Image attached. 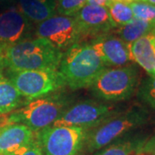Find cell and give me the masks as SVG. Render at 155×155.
I'll return each mask as SVG.
<instances>
[{"mask_svg": "<svg viewBox=\"0 0 155 155\" xmlns=\"http://www.w3.org/2000/svg\"><path fill=\"white\" fill-rule=\"evenodd\" d=\"M71 104L67 95H47L28 102L24 106L15 110L8 116L9 123H21L37 132L53 123Z\"/></svg>", "mask_w": 155, "mask_h": 155, "instance_id": "obj_4", "label": "cell"}, {"mask_svg": "<svg viewBox=\"0 0 155 155\" xmlns=\"http://www.w3.org/2000/svg\"><path fill=\"white\" fill-rule=\"evenodd\" d=\"M154 28V25L134 17L133 20L128 23L119 28H114L111 32L126 43L130 44L140 37L153 32Z\"/></svg>", "mask_w": 155, "mask_h": 155, "instance_id": "obj_16", "label": "cell"}, {"mask_svg": "<svg viewBox=\"0 0 155 155\" xmlns=\"http://www.w3.org/2000/svg\"><path fill=\"white\" fill-rule=\"evenodd\" d=\"M87 132L81 127L49 126L37 131L35 138L43 155H78Z\"/></svg>", "mask_w": 155, "mask_h": 155, "instance_id": "obj_6", "label": "cell"}, {"mask_svg": "<svg viewBox=\"0 0 155 155\" xmlns=\"http://www.w3.org/2000/svg\"><path fill=\"white\" fill-rule=\"evenodd\" d=\"M107 67H123L133 61L129 44L113 34H106L90 42Z\"/></svg>", "mask_w": 155, "mask_h": 155, "instance_id": "obj_12", "label": "cell"}, {"mask_svg": "<svg viewBox=\"0 0 155 155\" xmlns=\"http://www.w3.org/2000/svg\"><path fill=\"white\" fill-rule=\"evenodd\" d=\"M107 66L90 42H78L62 55L59 72L73 91L90 87Z\"/></svg>", "mask_w": 155, "mask_h": 155, "instance_id": "obj_1", "label": "cell"}, {"mask_svg": "<svg viewBox=\"0 0 155 155\" xmlns=\"http://www.w3.org/2000/svg\"><path fill=\"white\" fill-rule=\"evenodd\" d=\"M134 17L143 20L155 26V5L147 2L134 1L129 4Z\"/></svg>", "mask_w": 155, "mask_h": 155, "instance_id": "obj_20", "label": "cell"}, {"mask_svg": "<svg viewBox=\"0 0 155 155\" xmlns=\"http://www.w3.org/2000/svg\"><path fill=\"white\" fill-rule=\"evenodd\" d=\"M8 155H43L41 147H39L35 138L32 142L23 146L19 149L16 150L15 152L11 153Z\"/></svg>", "mask_w": 155, "mask_h": 155, "instance_id": "obj_23", "label": "cell"}, {"mask_svg": "<svg viewBox=\"0 0 155 155\" xmlns=\"http://www.w3.org/2000/svg\"><path fill=\"white\" fill-rule=\"evenodd\" d=\"M144 140L137 139H122L117 140L112 144L96 152L92 155H131Z\"/></svg>", "mask_w": 155, "mask_h": 155, "instance_id": "obj_18", "label": "cell"}, {"mask_svg": "<svg viewBox=\"0 0 155 155\" xmlns=\"http://www.w3.org/2000/svg\"><path fill=\"white\" fill-rule=\"evenodd\" d=\"M10 80L28 102L47 96L65 86L58 70H23L9 72Z\"/></svg>", "mask_w": 155, "mask_h": 155, "instance_id": "obj_7", "label": "cell"}, {"mask_svg": "<svg viewBox=\"0 0 155 155\" xmlns=\"http://www.w3.org/2000/svg\"><path fill=\"white\" fill-rule=\"evenodd\" d=\"M146 2L149 3L151 5H155V0H146Z\"/></svg>", "mask_w": 155, "mask_h": 155, "instance_id": "obj_28", "label": "cell"}, {"mask_svg": "<svg viewBox=\"0 0 155 155\" xmlns=\"http://www.w3.org/2000/svg\"><path fill=\"white\" fill-rule=\"evenodd\" d=\"M35 34L36 37L48 40L63 54L80 41V34L74 17L59 14L38 23Z\"/></svg>", "mask_w": 155, "mask_h": 155, "instance_id": "obj_9", "label": "cell"}, {"mask_svg": "<svg viewBox=\"0 0 155 155\" xmlns=\"http://www.w3.org/2000/svg\"><path fill=\"white\" fill-rule=\"evenodd\" d=\"M134 1H142V2H146V0H134Z\"/></svg>", "mask_w": 155, "mask_h": 155, "instance_id": "obj_30", "label": "cell"}, {"mask_svg": "<svg viewBox=\"0 0 155 155\" xmlns=\"http://www.w3.org/2000/svg\"><path fill=\"white\" fill-rule=\"evenodd\" d=\"M10 0H0V4H5V3H7L9 2Z\"/></svg>", "mask_w": 155, "mask_h": 155, "instance_id": "obj_29", "label": "cell"}, {"mask_svg": "<svg viewBox=\"0 0 155 155\" xmlns=\"http://www.w3.org/2000/svg\"><path fill=\"white\" fill-rule=\"evenodd\" d=\"M113 3V0H87V5H91L103 6V7H109Z\"/></svg>", "mask_w": 155, "mask_h": 155, "instance_id": "obj_25", "label": "cell"}, {"mask_svg": "<svg viewBox=\"0 0 155 155\" xmlns=\"http://www.w3.org/2000/svg\"><path fill=\"white\" fill-rule=\"evenodd\" d=\"M73 17L80 34V41L84 39L91 41L114 29L107 7L85 5Z\"/></svg>", "mask_w": 155, "mask_h": 155, "instance_id": "obj_10", "label": "cell"}, {"mask_svg": "<svg viewBox=\"0 0 155 155\" xmlns=\"http://www.w3.org/2000/svg\"><path fill=\"white\" fill-rule=\"evenodd\" d=\"M140 150L149 155H155V134L140 146Z\"/></svg>", "mask_w": 155, "mask_h": 155, "instance_id": "obj_24", "label": "cell"}, {"mask_svg": "<svg viewBox=\"0 0 155 155\" xmlns=\"http://www.w3.org/2000/svg\"><path fill=\"white\" fill-rule=\"evenodd\" d=\"M129 48L133 61L155 77V50L150 40V33L130 43Z\"/></svg>", "mask_w": 155, "mask_h": 155, "instance_id": "obj_15", "label": "cell"}, {"mask_svg": "<svg viewBox=\"0 0 155 155\" xmlns=\"http://www.w3.org/2000/svg\"><path fill=\"white\" fill-rule=\"evenodd\" d=\"M138 97L155 111V77L146 78L138 87Z\"/></svg>", "mask_w": 155, "mask_h": 155, "instance_id": "obj_21", "label": "cell"}, {"mask_svg": "<svg viewBox=\"0 0 155 155\" xmlns=\"http://www.w3.org/2000/svg\"><path fill=\"white\" fill-rule=\"evenodd\" d=\"M153 33L155 34V28H154V29H153Z\"/></svg>", "mask_w": 155, "mask_h": 155, "instance_id": "obj_31", "label": "cell"}, {"mask_svg": "<svg viewBox=\"0 0 155 155\" xmlns=\"http://www.w3.org/2000/svg\"><path fill=\"white\" fill-rule=\"evenodd\" d=\"M9 72L23 70H57L63 53L48 40L29 38L3 49Z\"/></svg>", "mask_w": 155, "mask_h": 155, "instance_id": "obj_2", "label": "cell"}, {"mask_svg": "<svg viewBox=\"0 0 155 155\" xmlns=\"http://www.w3.org/2000/svg\"><path fill=\"white\" fill-rule=\"evenodd\" d=\"M32 22L17 7H11L0 13V48L31 38Z\"/></svg>", "mask_w": 155, "mask_h": 155, "instance_id": "obj_11", "label": "cell"}, {"mask_svg": "<svg viewBox=\"0 0 155 155\" xmlns=\"http://www.w3.org/2000/svg\"><path fill=\"white\" fill-rule=\"evenodd\" d=\"M116 112L112 104L94 100H84L70 104L52 126L81 127L90 129Z\"/></svg>", "mask_w": 155, "mask_h": 155, "instance_id": "obj_8", "label": "cell"}, {"mask_svg": "<svg viewBox=\"0 0 155 155\" xmlns=\"http://www.w3.org/2000/svg\"><path fill=\"white\" fill-rule=\"evenodd\" d=\"M109 15L114 28L127 24L134 18L133 12L129 5L122 2H114L108 7Z\"/></svg>", "mask_w": 155, "mask_h": 155, "instance_id": "obj_19", "label": "cell"}, {"mask_svg": "<svg viewBox=\"0 0 155 155\" xmlns=\"http://www.w3.org/2000/svg\"><path fill=\"white\" fill-rule=\"evenodd\" d=\"M87 5V0H56V12L59 15L73 17Z\"/></svg>", "mask_w": 155, "mask_h": 155, "instance_id": "obj_22", "label": "cell"}, {"mask_svg": "<svg viewBox=\"0 0 155 155\" xmlns=\"http://www.w3.org/2000/svg\"><path fill=\"white\" fill-rule=\"evenodd\" d=\"M148 118L147 111L139 108L117 111L97 126L88 129L84 146L89 153L99 151L128 132L145 125Z\"/></svg>", "mask_w": 155, "mask_h": 155, "instance_id": "obj_3", "label": "cell"}, {"mask_svg": "<svg viewBox=\"0 0 155 155\" xmlns=\"http://www.w3.org/2000/svg\"><path fill=\"white\" fill-rule=\"evenodd\" d=\"M6 68L5 61V56H4V52L3 49L0 48V79L4 78V71Z\"/></svg>", "mask_w": 155, "mask_h": 155, "instance_id": "obj_26", "label": "cell"}, {"mask_svg": "<svg viewBox=\"0 0 155 155\" xmlns=\"http://www.w3.org/2000/svg\"><path fill=\"white\" fill-rule=\"evenodd\" d=\"M17 8L32 23H40L55 15L56 0H17Z\"/></svg>", "mask_w": 155, "mask_h": 155, "instance_id": "obj_14", "label": "cell"}, {"mask_svg": "<svg viewBox=\"0 0 155 155\" xmlns=\"http://www.w3.org/2000/svg\"><path fill=\"white\" fill-rule=\"evenodd\" d=\"M22 104V95L8 78L0 79V115L14 111Z\"/></svg>", "mask_w": 155, "mask_h": 155, "instance_id": "obj_17", "label": "cell"}, {"mask_svg": "<svg viewBox=\"0 0 155 155\" xmlns=\"http://www.w3.org/2000/svg\"><path fill=\"white\" fill-rule=\"evenodd\" d=\"M150 40H151L152 45H153V48L155 50V34L153 32L150 33Z\"/></svg>", "mask_w": 155, "mask_h": 155, "instance_id": "obj_27", "label": "cell"}, {"mask_svg": "<svg viewBox=\"0 0 155 155\" xmlns=\"http://www.w3.org/2000/svg\"><path fill=\"white\" fill-rule=\"evenodd\" d=\"M140 85V71L133 64L104 69L90 86L100 99L117 102L130 98Z\"/></svg>", "mask_w": 155, "mask_h": 155, "instance_id": "obj_5", "label": "cell"}, {"mask_svg": "<svg viewBox=\"0 0 155 155\" xmlns=\"http://www.w3.org/2000/svg\"><path fill=\"white\" fill-rule=\"evenodd\" d=\"M35 140L34 131L21 123L0 127V155H8Z\"/></svg>", "mask_w": 155, "mask_h": 155, "instance_id": "obj_13", "label": "cell"}]
</instances>
